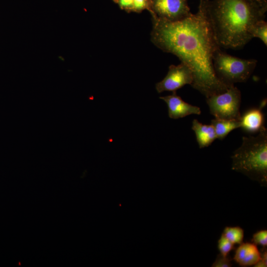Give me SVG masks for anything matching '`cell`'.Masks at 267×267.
Masks as SVG:
<instances>
[{"label":"cell","instance_id":"6da1fadb","mask_svg":"<svg viewBox=\"0 0 267 267\" xmlns=\"http://www.w3.org/2000/svg\"><path fill=\"white\" fill-rule=\"evenodd\" d=\"M152 42L164 52L176 55L191 69V85L208 97L225 92L228 87L217 77L213 57L220 47L200 5L198 10L187 18L171 22L152 18Z\"/></svg>","mask_w":267,"mask_h":267},{"label":"cell","instance_id":"7a4b0ae2","mask_svg":"<svg viewBox=\"0 0 267 267\" xmlns=\"http://www.w3.org/2000/svg\"><path fill=\"white\" fill-rule=\"evenodd\" d=\"M202 7L220 48L239 49L252 39L250 31L267 11L250 0H202Z\"/></svg>","mask_w":267,"mask_h":267},{"label":"cell","instance_id":"3957f363","mask_svg":"<svg viewBox=\"0 0 267 267\" xmlns=\"http://www.w3.org/2000/svg\"><path fill=\"white\" fill-rule=\"evenodd\" d=\"M232 170L242 173L261 186L267 185V129L264 126L256 136H243L233 153Z\"/></svg>","mask_w":267,"mask_h":267},{"label":"cell","instance_id":"277c9868","mask_svg":"<svg viewBox=\"0 0 267 267\" xmlns=\"http://www.w3.org/2000/svg\"><path fill=\"white\" fill-rule=\"evenodd\" d=\"M257 63L254 59H245L229 55L219 47L213 57V66L219 80L228 87L236 83L246 82Z\"/></svg>","mask_w":267,"mask_h":267},{"label":"cell","instance_id":"5b68a950","mask_svg":"<svg viewBox=\"0 0 267 267\" xmlns=\"http://www.w3.org/2000/svg\"><path fill=\"white\" fill-rule=\"evenodd\" d=\"M241 100L240 90L233 85L223 93L207 97L206 102L215 118L240 120Z\"/></svg>","mask_w":267,"mask_h":267},{"label":"cell","instance_id":"8992f818","mask_svg":"<svg viewBox=\"0 0 267 267\" xmlns=\"http://www.w3.org/2000/svg\"><path fill=\"white\" fill-rule=\"evenodd\" d=\"M152 18L175 22L192 14L187 0H148Z\"/></svg>","mask_w":267,"mask_h":267},{"label":"cell","instance_id":"52a82bcc","mask_svg":"<svg viewBox=\"0 0 267 267\" xmlns=\"http://www.w3.org/2000/svg\"><path fill=\"white\" fill-rule=\"evenodd\" d=\"M193 77L191 69L180 62L178 65H171L165 77L156 84L158 93L165 91L175 92L186 85H191Z\"/></svg>","mask_w":267,"mask_h":267},{"label":"cell","instance_id":"ba28073f","mask_svg":"<svg viewBox=\"0 0 267 267\" xmlns=\"http://www.w3.org/2000/svg\"><path fill=\"white\" fill-rule=\"evenodd\" d=\"M160 98L167 104L168 115L171 119H178L191 114H201V109L199 107L183 101L177 94L176 91L173 92L171 95L160 97Z\"/></svg>","mask_w":267,"mask_h":267},{"label":"cell","instance_id":"9c48e42d","mask_svg":"<svg viewBox=\"0 0 267 267\" xmlns=\"http://www.w3.org/2000/svg\"><path fill=\"white\" fill-rule=\"evenodd\" d=\"M261 253L253 243H241L236 249L233 260L240 266H254L260 260Z\"/></svg>","mask_w":267,"mask_h":267},{"label":"cell","instance_id":"30bf717a","mask_svg":"<svg viewBox=\"0 0 267 267\" xmlns=\"http://www.w3.org/2000/svg\"><path fill=\"white\" fill-rule=\"evenodd\" d=\"M261 106L246 111L240 119L241 129L249 134L258 133L264 126V116Z\"/></svg>","mask_w":267,"mask_h":267},{"label":"cell","instance_id":"8fae6325","mask_svg":"<svg viewBox=\"0 0 267 267\" xmlns=\"http://www.w3.org/2000/svg\"><path fill=\"white\" fill-rule=\"evenodd\" d=\"M191 128L195 134L200 148L209 146L217 138L214 128L211 124H203L197 120L194 119Z\"/></svg>","mask_w":267,"mask_h":267},{"label":"cell","instance_id":"7c38bea8","mask_svg":"<svg viewBox=\"0 0 267 267\" xmlns=\"http://www.w3.org/2000/svg\"><path fill=\"white\" fill-rule=\"evenodd\" d=\"M216 137L219 139H224L232 131L240 128V120H225L215 118L211 120Z\"/></svg>","mask_w":267,"mask_h":267},{"label":"cell","instance_id":"4fadbf2b","mask_svg":"<svg viewBox=\"0 0 267 267\" xmlns=\"http://www.w3.org/2000/svg\"><path fill=\"white\" fill-rule=\"evenodd\" d=\"M222 234L234 245L240 244L243 242L244 231L240 226H226Z\"/></svg>","mask_w":267,"mask_h":267},{"label":"cell","instance_id":"5bb4252c","mask_svg":"<svg viewBox=\"0 0 267 267\" xmlns=\"http://www.w3.org/2000/svg\"><path fill=\"white\" fill-rule=\"evenodd\" d=\"M253 38L260 39L265 44L267 45V23L265 19L257 21L252 27L250 31Z\"/></svg>","mask_w":267,"mask_h":267},{"label":"cell","instance_id":"9a60e30c","mask_svg":"<svg viewBox=\"0 0 267 267\" xmlns=\"http://www.w3.org/2000/svg\"><path fill=\"white\" fill-rule=\"evenodd\" d=\"M218 248L221 254L227 256L233 249L234 244L222 234L218 241Z\"/></svg>","mask_w":267,"mask_h":267},{"label":"cell","instance_id":"2e32d148","mask_svg":"<svg viewBox=\"0 0 267 267\" xmlns=\"http://www.w3.org/2000/svg\"><path fill=\"white\" fill-rule=\"evenodd\" d=\"M253 243L265 248L267 246V230H259L253 235L251 240Z\"/></svg>","mask_w":267,"mask_h":267},{"label":"cell","instance_id":"e0dca14e","mask_svg":"<svg viewBox=\"0 0 267 267\" xmlns=\"http://www.w3.org/2000/svg\"><path fill=\"white\" fill-rule=\"evenodd\" d=\"M232 266L231 260L227 256H224L221 254L218 255L217 257L212 264V267H230Z\"/></svg>","mask_w":267,"mask_h":267},{"label":"cell","instance_id":"ac0fdd59","mask_svg":"<svg viewBox=\"0 0 267 267\" xmlns=\"http://www.w3.org/2000/svg\"><path fill=\"white\" fill-rule=\"evenodd\" d=\"M145 9L149 10L148 0H134L132 12L140 13Z\"/></svg>","mask_w":267,"mask_h":267},{"label":"cell","instance_id":"d6986e66","mask_svg":"<svg viewBox=\"0 0 267 267\" xmlns=\"http://www.w3.org/2000/svg\"><path fill=\"white\" fill-rule=\"evenodd\" d=\"M122 10L127 12H132L134 0H113Z\"/></svg>","mask_w":267,"mask_h":267},{"label":"cell","instance_id":"ffe728a7","mask_svg":"<svg viewBox=\"0 0 267 267\" xmlns=\"http://www.w3.org/2000/svg\"><path fill=\"white\" fill-rule=\"evenodd\" d=\"M261 257L260 261L255 264V267H267V249L264 250L261 253Z\"/></svg>","mask_w":267,"mask_h":267},{"label":"cell","instance_id":"44dd1931","mask_svg":"<svg viewBox=\"0 0 267 267\" xmlns=\"http://www.w3.org/2000/svg\"><path fill=\"white\" fill-rule=\"evenodd\" d=\"M254 2L261 8L267 10V0H250Z\"/></svg>","mask_w":267,"mask_h":267},{"label":"cell","instance_id":"7402d4cb","mask_svg":"<svg viewBox=\"0 0 267 267\" xmlns=\"http://www.w3.org/2000/svg\"><path fill=\"white\" fill-rule=\"evenodd\" d=\"M201 0H200V1H201Z\"/></svg>","mask_w":267,"mask_h":267}]
</instances>
